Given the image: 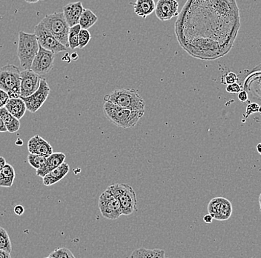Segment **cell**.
Returning <instances> with one entry per match:
<instances>
[{
	"mask_svg": "<svg viewBox=\"0 0 261 258\" xmlns=\"http://www.w3.org/2000/svg\"><path fill=\"white\" fill-rule=\"evenodd\" d=\"M40 22L54 37H56L59 41L67 48H69L68 33H69L70 26L65 19L63 12H55L48 14L45 16Z\"/></svg>",
	"mask_w": 261,
	"mask_h": 258,
	"instance_id": "obj_4",
	"label": "cell"
},
{
	"mask_svg": "<svg viewBox=\"0 0 261 258\" xmlns=\"http://www.w3.org/2000/svg\"><path fill=\"white\" fill-rule=\"evenodd\" d=\"M257 150L259 154L261 155V143H259L258 145H257Z\"/></svg>",
	"mask_w": 261,
	"mask_h": 258,
	"instance_id": "obj_45",
	"label": "cell"
},
{
	"mask_svg": "<svg viewBox=\"0 0 261 258\" xmlns=\"http://www.w3.org/2000/svg\"><path fill=\"white\" fill-rule=\"evenodd\" d=\"M40 45L35 34H29L20 31L17 46V56L23 69H30L34 58L38 52Z\"/></svg>",
	"mask_w": 261,
	"mask_h": 258,
	"instance_id": "obj_3",
	"label": "cell"
},
{
	"mask_svg": "<svg viewBox=\"0 0 261 258\" xmlns=\"http://www.w3.org/2000/svg\"><path fill=\"white\" fill-rule=\"evenodd\" d=\"M130 5L133 6L135 14L138 17L143 18L151 15L156 8L154 0H137L135 3H130Z\"/></svg>",
	"mask_w": 261,
	"mask_h": 258,
	"instance_id": "obj_19",
	"label": "cell"
},
{
	"mask_svg": "<svg viewBox=\"0 0 261 258\" xmlns=\"http://www.w3.org/2000/svg\"><path fill=\"white\" fill-rule=\"evenodd\" d=\"M5 107L10 113L12 114L19 120L24 116L27 110L25 103L21 98H13V99H8Z\"/></svg>",
	"mask_w": 261,
	"mask_h": 258,
	"instance_id": "obj_18",
	"label": "cell"
},
{
	"mask_svg": "<svg viewBox=\"0 0 261 258\" xmlns=\"http://www.w3.org/2000/svg\"><path fill=\"white\" fill-rule=\"evenodd\" d=\"M83 9L84 8L81 2L69 3L63 7V14L70 27L79 24L80 18Z\"/></svg>",
	"mask_w": 261,
	"mask_h": 258,
	"instance_id": "obj_16",
	"label": "cell"
},
{
	"mask_svg": "<svg viewBox=\"0 0 261 258\" xmlns=\"http://www.w3.org/2000/svg\"><path fill=\"white\" fill-rule=\"evenodd\" d=\"M244 90L252 95L254 99L261 101V64L254 67L245 79Z\"/></svg>",
	"mask_w": 261,
	"mask_h": 258,
	"instance_id": "obj_13",
	"label": "cell"
},
{
	"mask_svg": "<svg viewBox=\"0 0 261 258\" xmlns=\"http://www.w3.org/2000/svg\"><path fill=\"white\" fill-rule=\"evenodd\" d=\"M91 35L88 29H81L79 34V49L83 50L89 44Z\"/></svg>",
	"mask_w": 261,
	"mask_h": 258,
	"instance_id": "obj_30",
	"label": "cell"
},
{
	"mask_svg": "<svg viewBox=\"0 0 261 258\" xmlns=\"http://www.w3.org/2000/svg\"><path fill=\"white\" fill-rule=\"evenodd\" d=\"M48 258H74L71 250L67 248H57L48 256Z\"/></svg>",
	"mask_w": 261,
	"mask_h": 258,
	"instance_id": "obj_28",
	"label": "cell"
},
{
	"mask_svg": "<svg viewBox=\"0 0 261 258\" xmlns=\"http://www.w3.org/2000/svg\"><path fill=\"white\" fill-rule=\"evenodd\" d=\"M15 176L14 167L6 163L0 172V187H11L14 184Z\"/></svg>",
	"mask_w": 261,
	"mask_h": 258,
	"instance_id": "obj_21",
	"label": "cell"
},
{
	"mask_svg": "<svg viewBox=\"0 0 261 258\" xmlns=\"http://www.w3.org/2000/svg\"><path fill=\"white\" fill-rule=\"evenodd\" d=\"M238 99L241 102H246L248 101V92L245 90H241V92L238 93Z\"/></svg>",
	"mask_w": 261,
	"mask_h": 258,
	"instance_id": "obj_34",
	"label": "cell"
},
{
	"mask_svg": "<svg viewBox=\"0 0 261 258\" xmlns=\"http://www.w3.org/2000/svg\"><path fill=\"white\" fill-rule=\"evenodd\" d=\"M6 164V159H5L4 157L3 156H0V172H1L2 170H3V167L5 166V165Z\"/></svg>",
	"mask_w": 261,
	"mask_h": 258,
	"instance_id": "obj_41",
	"label": "cell"
},
{
	"mask_svg": "<svg viewBox=\"0 0 261 258\" xmlns=\"http://www.w3.org/2000/svg\"><path fill=\"white\" fill-rule=\"evenodd\" d=\"M6 132H8L7 128H6L3 119L0 116V133H6Z\"/></svg>",
	"mask_w": 261,
	"mask_h": 258,
	"instance_id": "obj_36",
	"label": "cell"
},
{
	"mask_svg": "<svg viewBox=\"0 0 261 258\" xmlns=\"http://www.w3.org/2000/svg\"><path fill=\"white\" fill-rule=\"evenodd\" d=\"M40 75L32 69H24L20 73V98H26L36 92L40 86Z\"/></svg>",
	"mask_w": 261,
	"mask_h": 258,
	"instance_id": "obj_11",
	"label": "cell"
},
{
	"mask_svg": "<svg viewBox=\"0 0 261 258\" xmlns=\"http://www.w3.org/2000/svg\"><path fill=\"white\" fill-rule=\"evenodd\" d=\"M98 21V17L89 9H83L81 18H80L79 24L81 29H89L92 27Z\"/></svg>",
	"mask_w": 261,
	"mask_h": 258,
	"instance_id": "obj_23",
	"label": "cell"
},
{
	"mask_svg": "<svg viewBox=\"0 0 261 258\" xmlns=\"http://www.w3.org/2000/svg\"><path fill=\"white\" fill-rule=\"evenodd\" d=\"M231 214H232V205L231 202L227 199L223 198L219 210L214 219L219 221H225L231 217Z\"/></svg>",
	"mask_w": 261,
	"mask_h": 258,
	"instance_id": "obj_24",
	"label": "cell"
},
{
	"mask_svg": "<svg viewBox=\"0 0 261 258\" xmlns=\"http://www.w3.org/2000/svg\"><path fill=\"white\" fill-rule=\"evenodd\" d=\"M48 156H40V155L32 154L29 153L28 156V161L29 165L34 169H39L45 163V160Z\"/></svg>",
	"mask_w": 261,
	"mask_h": 258,
	"instance_id": "obj_27",
	"label": "cell"
},
{
	"mask_svg": "<svg viewBox=\"0 0 261 258\" xmlns=\"http://www.w3.org/2000/svg\"><path fill=\"white\" fill-rule=\"evenodd\" d=\"M20 73L14 65L8 64L0 68V89L7 93L9 99L20 98Z\"/></svg>",
	"mask_w": 261,
	"mask_h": 258,
	"instance_id": "obj_5",
	"label": "cell"
},
{
	"mask_svg": "<svg viewBox=\"0 0 261 258\" xmlns=\"http://www.w3.org/2000/svg\"><path fill=\"white\" fill-rule=\"evenodd\" d=\"M104 101L113 103L124 108L145 113L146 102L135 89H116L110 94L106 95Z\"/></svg>",
	"mask_w": 261,
	"mask_h": 258,
	"instance_id": "obj_2",
	"label": "cell"
},
{
	"mask_svg": "<svg viewBox=\"0 0 261 258\" xmlns=\"http://www.w3.org/2000/svg\"><path fill=\"white\" fill-rule=\"evenodd\" d=\"M0 249L5 250L11 254L12 252V244L6 230L0 227Z\"/></svg>",
	"mask_w": 261,
	"mask_h": 258,
	"instance_id": "obj_26",
	"label": "cell"
},
{
	"mask_svg": "<svg viewBox=\"0 0 261 258\" xmlns=\"http://www.w3.org/2000/svg\"><path fill=\"white\" fill-rule=\"evenodd\" d=\"M0 116L3 119L8 133H15L19 131L20 129V122L12 114L10 113L6 107L0 108Z\"/></svg>",
	"mask_w": 261,
	"mask_h": 258,
	"instance_id": "obj_20",
	"label": "cell"
},
{
	"mask_svg": "<svg viewBox=\"0 0 261 258\" xmlns=\"http://www.w3.org/2000/svg\"><path fill=\"white\" fill-rule=\"evenodd\" d=\"M11 254L5 250L0 249V258H11Z\"/></svg>",
	"mask_w": 261,
	"mask_h": 258,
	"instance_id": "obj_37",
	"label": "cell"
},
{
	"mask_svg": "<svg viewBox=\"0 0 261 258\" xmlns=\"http://www.w3.org/2000/svg\"><path fill=\"white\" fill-rule=\"evenodd\" d=\"M62 60H63V61L67 62L68 63H71V56H69V54L66 53L64 55V57H63V58H62Z\"/></svg>",
	"mask_w": 261,
	"mask_h": 258,
	"instance_id": "obj_40",
	"label": "cell"
},
{
	"mask_svg": "<svg viewBox=\"0 0 261 258\" xmlns=\"http://www.w3.org/2000/svg\"><path fill=\"white\" fill-rule=\"evenodd\" d=\"M65 155L63 153H53L49 155L45 160V163L39 169L36 170V174L40 177H44L50 171L57 167L60 166L62 163L64 162Z\"/></svg>",
	"mask_w": 261,
	"mask_h": 258,
	"instance_id": "obj_15",
	"label": "cell"
},
{
	"mask_svg": "<svg viewBox=\"0 0 261 258\" xmlns=\"http://www.w3.org/2000/svg\"><path fill=\"white\" fill-rule=\"evenodd\" d=\"M9 99V96L4 90L0 89V99Z\"/></svg>",
	"mask_w": 261,
	"mask_h": 258,
	"instance_id": "obj_39",
	"label": "cell"
},
{
	"mask_svg": "<svg viewBox=\"0 0 261 258\" xmlns=\"http://www.w3.org/2000/svg\"><path fill=\"white\" fill-rule=\"evenodd\" d=\"M22 144H23V142H22L20 138H19V139H17V141L16 142V145H19V146H22Z\"/></svg>",
	"mask_w": 261,
	"mask_h": 258,
	"instance_id": "obj_44",
	"label": "cell"
},
{
	"mask_svg": "<svg viewBox=\"0 0 261 258\" xmlns=\"http://www.w3.org/2000/svg\"><path fill=\"white\" fill-rule=\"evenodd\" d=\"M130 257L134 258H164L165 251L161 249H148L145 248H140L135 250Z\"/></svg>",
	"mask_w": 261,
	"mask_h": 258,
	"instance_id": "obj_22",
	"label": "cell"
},
{
	"mask_svg": "<svg viewBox=\"0 0 261 258\" xmlns=\"http://www.w3.org/2000/svg\"><path fill=\"white\" fill-rule=\"evenodd\" d=\"M78 58H79V56H78V55L76 53H73V54H71V60H78Z\"/></svg>",
	"mask_w": 261,
	"mask_h": 258,
	"instance_id": "obj_42",
	"label": "cell"
},
{
	"mask_svg": "<svg viewBox=\"0 0 261 258\" xmlns=\"http://www.w3.org/2000/svg\"><path fill=\"white\" fill-rule=\"evenodd\" d=\"M28 150L29 153L40 156H49L54 153L50 144L38 135H34L28 142Z\"/></svg>",
	"mask_w": 261,
	"mask_h": 258,
	"instance_id": "obj_14",
	"label": "cell"
},
{
	"mask_svg": "<svg viewBox=\"0 0 261 258\" xmlns=\"http://www.w3.org/2000/svg\"><path fill=\"white\" fill-rule=\"evenodd\" d=\"M103 112L106 118L114 125L121 128H132L138 125L144 114L130 109L124 108L109 101H105Z\"/></svg>",
	"mask_w": 261,
	"mask_h": 258,
	"instance_id": "obj_1",
	"label": "cell"
},
{
	"mask_svg": "<svg viewBox=\"0 0 261 258\" xmlns=\"http://www.w3.org/2000/svg\"><path fill=\"white\" fill-rule=\"evenodd\" d=\"M26 3H30V4H34V3H38L40 0H24Z\"/></svg>",
	"mask_w": 261,
	"mask_h": 258,
	"instance_id": "obj_43",
	"label": "cell"
},
{
	"mask_svg": "<svg viewBox=\"0 0 261 258\" xmlns=\"http://www.w3.org/2000/svg\"><path fill=\"white\" fill-rule=\"evenodd\" d=\"M81 30L80 24L70 27L68 33V46L71 50L79 48V34Z\"/></svg>",
	"mask_w": 261,
	"mask_h": 258,
	"instance_id": "obj_25",
	"label": "cell"
},
{
	"mask_svg": "<svg viewBox=\"0 0 261 258\" xmlns=\"http://www.w3.org/2000/svg\"><path fill=\"white\" fill-rule=\"evenodd\" d=\"M98 206L102 217L109 220H116L122 215L118 199L108 189L99 197Z\"/></svg>",
	"mask_w": 261,
	"mask_h": 258,
	"instance_id": "obj_7",
	"label": "cell"
},
{
	"mask_svg": "<svg viewBox=\"0 0 261 258\" xmlns=\"http://www.w3.org/2000/svg\"><path fill=\"white\" fill-rule=\"evenodd\" d=\"M34 34L37 36L39 45L53 53L65 52L68 49L54 37L40 22L34 28Z\"/></svg>",
	"mask_w": 261,
	"mask_h": 258,
	"instance_id": "obj_8",
	"label": "cell"
},
{
	"mask_svg": "<svg viewBox=\"0 0 261 258\" xmlns=\"http://www.w3.org/2000/svg\"><path fill=\"white\" fill-rule=\"evenodd\" d=\"M50 92V89L46 80L42 78L40 86L36 92L33 93L29 97L21 98V99H23L24 103H25L27 110L34 113V112H37L41 108V107L43 105L44 103L48 99Z\"/></svg>",
	"mask_w": 261,
	"mask_h": 258,
	"instance_id": "obj_9",
	"label": "cell"
},
{
	"mask_svg": "<svg viewBox=\"0 0 261 258\" xmlns=\"http://www.w3.org/2000/svg\"><path fill=\"white\" fill-rule=\"evenodd\" d=\"M70 171V167L65 161L62 163L60 166L52 170L51 171L42 177V182L45 186H50L52 184H56L63 179Z\"/></svg>",
	"mask_w": 261,
	"mask_h": 258,
	"instance_id": "obj_17",
	"label": "cell"
},
{
	"mask_svg": "<svg viewBox=\"0 0 261 258\" xmlns=\"http://www.w3.org/2000/svg\"><path fill=\"white\" fill-rule=\"evenodd\" d=\"M259 107H259L258 104H256V103H250L246 108V114H247L246 117H249V115L254 113V112H258Z\"/></svg>",
	"mask_w": 261,
	"mask_h": 258,
	"instance_id": "obj_33",
	"label": "cell"
},
{
	"mask_svg": "<svg viewBox=\"0 0 261 258\" xmlns=\"http://www.w3.org/2000/svg\"><path fill=\"white\" fill-rule=\"evenodd\" d=\"M55 53L40 46L37 55L33 60L31 69L40 75L48 74L54 66Z\"/></svg>",
	"mask_w": 261,
	"mask_h": 258,
	"instance_id": "obj_10",
	"label": "cell"
},
{
	"mask_svg": "<svg viewBox=\"0 0 261 258\" xmlns=\"http://www.w3.org/2000/svg\"><path fill=\"white\" fill-rule=\"evenodd\" d=\"M223 200V197H215L210 201L208 205V214L212 215V217H215L218 214L219 210L220 205H221L222 201Z\"/></svg>",
	"mask_w": 261,
	"mask_h": 258,
	"instance_id": "obj_29",
	"label": "cell"
},
{
	"mask_svg": "<svg viewBox=\"0 0 261 258\" xmlns=\"http://www.w3.org/2000/svg\"><path fill=\"white\" fill-rule=\"evenodd\" d=\"M41 1H45V0H41Z\"/></svg>",
	"mask_w": 261,
	"mask_h": 258,
	"instance_id": "obj_47",
	"label": "cell"
},
{
	"mask_svg": "<svg viewBox=\"0 0 261 258\" xmlns=\"http://www.w3.org/2000/svg\"><path fill=\"white\" fill-rule=\"evenodd\" d=\"M259 204H260V212H261V193L260 194V197H259Z\"/></svg>",
	"mask_w": 261,
	"mask_h": 258,
	"instance_id": "obj_46",
	"label": "cell"
},
{
	"mask_svg": "<svg viewBox=\"0 0 261 258\" xmlns=\"http://www.w3.org/2000/svg\"><path fill=\"white\" fill-rule=\"evenodd\" d=\"M109 191L118 199L121 205L122 215H132L137 210L138 200L136 193L128 184L117 183L108 187Z\"/></svg>",
	"mask_w": 261,
	"mask_h": 258,
	"instance_id": "obj_6",
	"label": "cell"
},
{
	"mask_svg": "<svg viewBox=\"0 0 261 258\" xmlns=\"http://www.w3.org/2000/svg\"><path fill=\"white\" fill-rule=\"evenodd\" d=\"M238 80V78L236 73L229 72L222 77L221 83L226 85L231 84V83H236Z\"/></svg>",
	"mask_w": 261,
	"mask_h": 258,
	"instance_id": "obj_31",
	"label": "cell"
},
{
	"mask_svg": "<svg viewBox=\"0 0 261 258\" xmlns=\"http://www.w3.org/2000/svg\"><path fill=\"white\" fill-rule=\"evenodd\" d=\"M226 92L228 93H233V94H236V93H239L242 90L241 86H240L239 83H234L231 84H228L226 86Z\"/></svg>",
	"mask_w": 261,
	"mask_h": 258,
	"instance_id": "obj_32",
	"label": "cell"
},
{
	"mask_svg": "<svg viewBox=\"0 0 261 258\" xmlns=\"http://www.w3.org/2000/svg\"><path fill=\"white\" fill-rule=\"evenodd\" d=\"M14 213H15L16 215H18V216H21V215H23L24 212V208L22 205H16L15 208H14Z\"/></svg>",
	"mask_w": 261,
	"mask_h": 258,
	"instance_id": "obj_35",
	"label": "cell"
},
{
	"mask_svg": "<svg viewBox=\"0 0 261 258\" xmlns=\"http://www.w3.org/2000/svg\"><path fill=\"white\" fill-rule=\"evenodd\" d=\"M179 4L177 0H158L155 8L156 17L161 21L170 20L179 16Z\"/></svg>",
	"mask_w": 261,
	"mask_h": 258,
	"instance_id": "obj_12",
	"label": "cell"
},
{
	"mask_svg": "<svg viewBox=\"0 0 261 258\" xmlns=\"http://www.w3.org/2000/svg\"><path fill=\"white\" fill-rule=\"evenodd\" d=\"M203 220L205 223H212V220H213V217L210 214H208V215H205L203 217Z\"/></svg>",
	"mask_w": 261,
	"mask_h": 258,
	"instance_id": "obj_38",
	"label": "cell"
}]
</instances>
